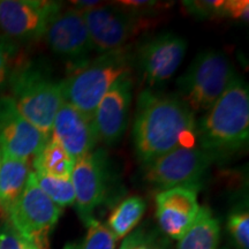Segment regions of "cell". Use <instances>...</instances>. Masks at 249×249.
<instances>
[{"label":"cell","instance_id":"1","mask_svg":"<svg viewBox=\"0 0 249 249\" xmlns=\"http://www.w3.org/2000/svg\"><path fill=\"white\" fill-rule=\"evenodd\" d=\"M196 139L195 112L179 96L145 89L140 93L133 124L136 157L147 165Z\"/></svg>","mask_w":249,"mask_h":249},{"label":"cell","instance_id":"8","mask_svg":"<svg viewBox=\"0 0 249 249\" xmlns=\"http://www.w3.org/2000/svg\"><path fill=\"white\" fill-rule=\"evenodd\" d=\"M93 50L101 53L126 48V44L151 22L136 18L116 2L81 12Z\"/></svg>","mask_w":249,"mask_h":249},{"label":"cell","instance_id":"3","mask_svg":"<svg viewBox=\"0 0 249 249\" xmlns=\"http://www.w3.org/2000/svg\"><path fill=\"white\" fill-rule=\"evenodd\" d=\"M130 54L127 48L101 53L97 58L70 68L61 81L62 101L89 119L105 93L124 73L130 71Z\"/></svg>","mask_w":249,"mask_h":249},{"label":"cell","instance_id":"20","mask_svg":"<svg viewBox=\"0 0 249 249\" xmlns=\"http://www.w3.org/2000/svg\"><path fill=\"white\" fill-rule=\"evenodd\" d=\"M145 201L140 196H129L118 204L107 220V229L114 238H126L142 219L145 213Z\"/></svg>","mask_w":249,"mask_h":249},{"label":"cell","instance_id":"10","mask_svg":"<svg viewBox=\"0 0 249 249\" xmlns=\"http://www.w3.org/2000/svg\"><path fill=\"white\" fill-rule=\"evenodd\" d=\"M50 50L67 61L70 68L89 60L93 51L88 28L80 11L62 8L50 21L44 34Z\"/></svg>","mask_w":249,"mask_h":249},{"label":"cell","instance_id":"5","mask_svg":"<svg viewBox=\"0 0 249 249\" xmlns=\"http://www.w3.org/2000/svg\"><path fill=\"white\" fill-rule=\"evenodd\" d=\"M236 75L231 60L222 51L207 50L194 58L179 77V97L195 112H207Z\"/></svg>","mask_w":249,"mask_h":249},{"label":"cell","instance_id":"7","mask_svg":"<svg viewBox=\"0 0 249 249\" xmlns=\"http://www.w3.org/2000/svg\"><path fill=\"white\" fill-rule=\"evenodd\" d=\"M216 160L200 145L180 147L144 165V179L161 191L180 186L198 187Z\"/></svg>","mask_w":249,"mask_h":249},{"label":"cell","instance_id":"23","mask_svg":"<svg viewBox=\"0 0 249 249\" xmlns=\"http://www.w3.org/2000/svg\"><path fill=\"white\" fill-rule=\"evenodd\" d=\"M227 229L233 240L240 249H249V214L248 211H234L227 220Z\"/></svg>","mask_w":249,"mask_h":249},{"label":"cell","instance_id":"25","mask_svg":"<svg viewBox=\"0 0 249 249\" xmlns=\"http://www.w3.org/2000/svg\"><path fill=\"white\" fill-rule=\"evenodd\" d=\"M0 249H38L15 231L9 223L0 226Z\"/></svg>","mask_w":249,"mask_h":249},{"label":"cell","instance_id":"27","mask_svg":"<svg viewBox=\"0 0 249 249\" xmlns=\"http://www.w3.org/2000/svg\"><path fill=\"white\" fill-rule=\"evenodd\" d=\"M222 18L248 22L249 1L247 0H224L222 8Z\"/></svg>","mask_w":249,"mask_h":249},{"label":"cell","instance_id":"24","mask_svg":"<svg viewBox=\"0 0 249 249\" xmlns=\"http://www.w3.org/2000/svg\"><path fill=\"white\" fill-rule=\"evenodd\" d=\"M224 0H195V1H182L183 8L192 17L200 20L222 18Z\"/></svg>","mask_w":249,"mask_h":249},{"label":"cell","instance_id":"16","mask_svg":"<svg viewBox=\"0 0 249 249\" xmlns=\"http://www.w3.org/2000/svg\"><path fill=\"white\" fill-rule=\"evenodd\" d=\"M51 138L60 143L74 163L91 154L98 143L92 119L65 102L55 114Z\"/></svg>","mask_w":249,"mask_h":249},{"label":"cell","instance_id":"18","mask_svg":"<svg viewBox=\"0 0 249 249\" xmlns=\"http://www.w3.org/2000/svg\"><path fill=\"white\" fill-rule=\"evenodd\" d=\"M220 226L209 208L202 207L195 220L179 239L178 249H217Z\"/></svg>","mask_w":249,"mask_h":249},{"label":"cell","instance_id":"15","mask_svg":"<svg viewBox=\"0 0 249 249\" xmlns=\"http://www.w3.org/2000/svg\"><path fill=\"white\" fill-rule=\"evenodd\" d=\"M198 187L180 186L160 191L156 196V218L161 232L179 240L197 216Z\"/></svg>","mask_w":249,"mask_h":249},{"label":"cell","instance_id":"26","mask_svg":"<svg viewBox=\"0 0 249 249\" xmlns=\"http://www.w3.org/2000/svg\"><path fill=\"white\" fill-rule=\"evenodd\" d=\"M158 235V232H147L140 229L124 238L120 249H155Z\"/></svg>","mask_w":249,"mask_h":249},{"label":"cell","instance_id":"13","mask_svg":"<svg viewBox=\"0 0 249 249\" xmlns=\"http://www.w3.org/2000/svg\"><path fill=\"white\" fill-rule=\"evenodd\" d=\"M133 99L130 71L121 75L105 93L92 118L98 143L113 145L126 132Z\"/></svg>","mask_w":249,"mask_h":249},{"label":"cell","instance_id":"2","mask_svg":"<svg viewBox=\"0 0 249 249\" xmlns=\"http://www.w3.org/2000/svg\"><path fill=\"white\" fill-rule=\"evenodd\" d=\"M249 138V89L234 76L207 113L196 121V139L217 160L244 149Z\"/></svg>","mask_w":249,"mask_h":249},{"label":"cell","instance_id":"30","mask_svg":"<svg viewBox=\"0 0 249 249\" xmlns=\"http://www.w3.org/2000/svg\"><path fill=\"white\" fill-rule=\"evenodd\" d=\"M0 161H1V154H0Z\"/></svg>","mask_w":249,"mask_h":249},{"label":"cell","instance_id":"11","mask_svg":"<svg viewBox=\"0 0 249 249\" xmlns=\"http://www.w3.org/2000/svg\"><path fill=\"white\" fill-rule=\"evenodd\" d=\"M61 8L58 1L0 0V30L18 40L37 39Z\"/></svg>","mask_w":249,"mask_h":249},{"label":"cell","instance_id":"14","mask_svg":"<svg viewBox=\"0 0 249 249\" xmlns=\"http://www.w3.org/2000/svg\"><path fill=\"white\" fill-rule=\"evenodd\" d=\"M49 139L21 116L9 96L0 97V154L29 160Z\"/></svg>","mask_w":249,"mask_h":249},{"label":"cell","instance_id":"19","mask_svg":"<svg viewBox=\"0 0 249 249\" xmlns=\"http://www.w3.org/2000/svg\"><path fill=\"white\" fill-rule=\"evenodd\" d=\"M33 165L35 173L54 178H71L75 163L60 143L50 138L35 155Z\"/></svg>","mask_w":249,"mask_h":249},{"label":"cell","instance_id":"9","mask_svg":"<svg viewBox=\"0 0 249 249\" xmlns=\"http://www.w3.org/2000/svg\"><path fill=\"white\" fill-rule=\"evenodd\" d=\"M75 193L76 211L87 226L91 222L95 210L105 201L111 181V171L104 149L77 160L71 176Z\"/></svg>","mask_w":249,"mask_h":249},{"label":"cell","instance_id":"29","mask_svg":"<svg viewBox=\"0 0 249 249\" xmlns=\"http://www.w3.org/2000/svg\"><path fill=\"white\" fill-rule=\"evenodd\" d=\"M155 249H172V246H171L169 239L160 234L157 238V241H156Z\"/></svg>","mask_w":249,"mask_h":249},{"label":"cell","instance_id":"12","mask_svg":"<svg viewBox=\"0 0 249 249\" xmlns=\"http://www.w3.org/2000/svg\"><path fill=\"white\" fill-rule=\"evenodd\" d=\"M186 52L187 42L176 34H160L145 40L136 52L142 80L150 87L166 82L181 65Z\"/></svg>","mask_w":249,"mask_h":249},{"label":"cell","instance_id":"21","mask_svg":"<svg viewBox=\"0 0 249 249\" xmlns=\"http://www.w3.org/2000/svg\"><path fill=\"white\" fill-rule=\"evenodd\" d=\"M34 174L39 188L61 209L75 203V193L71 178H54L35 172Z\"/></svg>","mask_w":249,"mask_h":249},{"label":"cell","instance_id":"4","mask_svg":"<svg viewBox=\"0 0 249 249\" xmlns=\"http://www.w3.org/2000/svg\"><path fill=\"white\" fill-rule=\"evenodd\" d=\"M9 83L11 98L21 116L51 138L55 114L64 103L61 81L54 80L43 68L27 65L12 71Z\"/></svg>","mask_w":249,"mask_h":249},{"label":"cell","instance_id":"28","mask_svg":"<svg viewBox=\"0 0 249 249\" xmlns=\"http://www.w3.org/2000/svg\"><path fill=\"white\" fill-rule=\"evenodd\" d=\"M11 75V48L0 40V88L7 85Z\"/></svg>","mask_w":249,"mask_h":249},{"label":"cell","instance_id":"22","mask_svg":"<svg viewBox=\"0 0 249 249\" xmlns=\"http://www.w3.org/2000/svg\"><path fill=\"white\" fill-rule=\"evenodd\" d=\"M87 233L80 241L70 242L64 249H114L117 239L107 225L92 219L87 225Z\"/></svg>","mask_w":249,"mask_h":249},{"label":"cell","instance_id":"6","mask_svg":"<svg viewBox=\"0 0 249 249\" xmlns=\"http://www.w3.org/2000/svg\"><path fill=\"white\" fill-rule=\"evenodd\" d=\"M62 209L39 188L31 171L20 197L7 210L9 224L18 234L38 249H49V238Z\"/></svg>","mask_w":249,"mask_h":249},{"label":"cell","instance_id":"17","mask_svg":"<svg viewBox=\"0 0 249 249\" xmlns=\"http://www.w3.org/2000/svg\"><path fill=\"white\" fill-rule=\"evenodd\" d=\"M29 160L1 156L0 161V210L6 213L20 197L30 174Z\"/></svg>","mask_w":249,"mask_h":249}]
</instances>
